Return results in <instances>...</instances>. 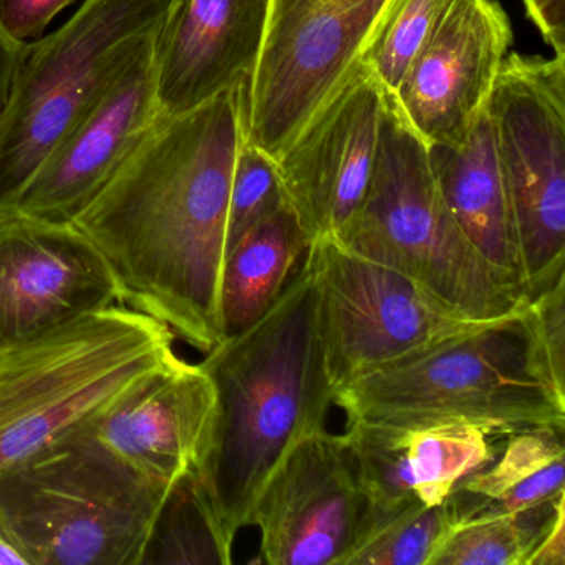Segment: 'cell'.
<instances>
[{
    "mask_svg": "<svg viewBox=\"0 0 565 565\" xmlns=\"http://www.w3.org/2000/svg\"><path fill=\"white\" fill-rule=\"evenodd\" d=\"M243 134V84L160 115L72 224L107 260L124 303L203 353L223 342L220 284Z\"/></svg>",
    "mask_w": 565,
    "mask_h": 565,
    "instance_id": "cell-1",
    "label": "cell"
},
{
    "mask_svg": "<svg viewBox=\"0 0 565 565\" xmlns=\"http://www.w3.org/2000/svg\"><path fill=\"white\" fill-rule=\"evenodd\" d=\"M216 415L198 472L226 531L249 527L274 469L307 436L326 431L332 380L320 332L319 287L309 264L263 319L227 337L200 363Z\"/></svg>",
    "mask_w": 565,
    "mask_h": 565,
    "instance_id": "cell-2",
    "label": "cell"
},
{
    "mask_svg": "<svg viewBox=\"0 0 565 565\" xmlns=\"http://www.w3.org/2000/svg\"><path fill=\"white\" fill-rule=\"evenodd\" d=\"M476 320L519 316L524 287L489 263L443 200L428 147L386 95L379 154L359 213L333 237Z\"/></svg>",
    "mask_w": 565,
    "mask_h": 565,
    "instance_id": "cell-3",
    "label": "cell"
},
{
    "mask_svg": "<svg viewBox=\"0 0 565 565\" xmlns=\"http://www.w3.org/2000/svg\"><path fill=\"white\" fill-rule=\"evenodd\" d=\"M519 316L445 340L343 383L347 422L415 429L471 423L494 433L565 428V402L535 369Z\"/></svg>",
    "mask_w": 565,
    "mask_h": 565,
    "instance_id": "cell-4",
    "label": "cell"
},
{
    "mask_svg": "<svg viewBox=\"0 0 565 565\" xmlns=\"http://www.w3.org/2000/svg\"><path fill=\"white\" fill-rule=\"evenodd\" d=\"M160 320L115 303L0 353V471L178 359Z\"/></svg>",
    "mask_w": 565,
    "mask_h": 565,
    "instance_id": "cell-5",
    "label": "cell"
},
{
    "mask_svg": "<svg viewBox=\"0 0 565 565\" xmlns=\"http://www.w3.org/2000/svg\"><path fill=\"white\" fill-rule=\"evenodd\" d=\"M168 489L74 429L0 471V509L32 565H141Z\"/></svg>",
    "mask_w": 565,
    "mask_h": 565,
    "instance_id": "cell-6",
    "label": "cell"
},
{
    "mask_svg": "<svg viewBox=\"0 0 565 565\" xmlns=\"http://www.w3.org/2000/svg\"><path fill=\"white\" fill-rule=\"evenodd\" d=\"M178 0H84L62 28L25 44L0 115V211L115 77L163 34Z\"/></svg>",
    "mask_w": 565,
    "mask_h": 565,
    "instance_id": "cell-7",
    "label": "cell"
},
{
    "mask_svg": "<svg viewBox=\"0 0 565 565\" xmlns=\"http://www.w3.org/2000/svg\"><path fill=\"white\" fill-rule=\"evenodd\" d=\"M484 111L531 300L565 274V58L508 54Z\"/></svg>",
    "mask_w": 565,
    "mask_h": 565,
    "instance_id": "cell-8",
    "label": "cell"
},
{
    "mask_svg": "<svg viewBox=\"0 0 565 565\" xmlns=\"http://www.w3.org/2000/svg\"><path fill=\"white\" fill-rule=\"evenodd\" d=\"M388 0H269L243 135L276 160L359 67Z\"/></svg>",
    "mask_w": 565,
    "mask_h": 565,
    "instance_id": "cell-9",
    "label": "cell"
},
{
    "mask_svg": "<svg viewBox=\"0 0 565 565\" xmlns=\"http://www.w3.org/2000/svg\"><path fill=\"white\" fill-rule=\"evenodd\" d=\"M306 263L319 287L320 332L333 388L498 322L465 316L415 280L333 237L313 241Z\"/></svg>",
    "mask_w": 565,
    "mask_h": 565,
    "instance_id": "cell-10",
    "label": "cell"
},
{
    "mask_svg": "<svg viewBox=\"0 0 565 565\" xmlns=\"http://www.w3.org/2000/svg\"><path fill=\"white\" fill-rule=\"evenodd\" d=\"M375 508L356 476L345 436L297 443L260 489L249 527L270 565H347L369 537Z\"/></svg>",
    "mask_w": 565,
    "mask_h": 565,
    "instance_id": "cell-11",
    "label": "cell"
},
{
    "mask_svg": "<svg viewBox=\"0 0 565 565\" xmlns=\"http://www.w3.org/2000/svg\"><path fill=\"white\" fill-rule=\"evenodd\" d=\"M115 303L114 273L74 224L0 211V353Z\"/></svg>",
    "mask_w": 565,
    "mask_h": 565,
    "instance_id": "cell-12",
    "label": "cell"
},
{
    "mask_svg": "<svg viewBox=\"0 0 565 565\" xmlns=\"http://www.w3.org/2000/svg\"><path fill=\"white\" fill-rule=\"evenodd\" d=\"M388 92L360 62L326 107L276 158L287 203L310 243L337 237L365 200Z\"/></svg>",
    "mask_w": 565,
    "mask_h": 565,
    "instance_id": "cell-13",
    "label": "cell"
},
{
    "mask_svg": "<svg viewBox=\"0 0 565 565\" xmlns=\"http://www.w3.org/2000/svg\"><path fill=\"white\" fill-rule=\"evenodd\" d=\"M498 0H452L392 97L426 147L456 145L471 130L512 45Z\"/></svg>",
    "mask_w": 565,
    "mask_h": 565,
    "instance_id": "cell-14",
    "label": "cell"
},
{
    "mask_svg": "<svg viewBox=\"0 0 565 565\" xmlns=\"http://www.w3.org/2000/svg\"><path fill=\"white\" fill-rule=\"evenodd\" d=\"M158 44L160 39L147 45L68 128L11 210L35 220L72 223L100 193L161 115Z\"/></svg>",
    "mask_w": 565,
    "mask_h": 565,
    "instance_id": "cell-15",
    "label": "cell"
},
{
    "mask_svg": "<svg viewBox=\"0 0 565 565\" xmlns=\"http://www.w3.org/2000/svg\"><path fill=\"white\" fill-rule=\"evenodd\" d=\"M214 415L216 392L206 370L178 356L77 429L141 478L171 488L203 462Z\"/></svg>",
    "mask_w": 565,
    "mask_h": 565,
    "instance_id": "cell-16",
    "label": "cell"
},
{
    "mask_svg": "<svg viewBox=\"0 0 565 565\" xmlns=\"http://www.w3.org/2000/svg\"><path fill=\"white\" fill-rule=\"evenodd\" d=\"M269 0H178L158 44L161 115H180L249 81Z\"/></svg>",
    "mask_w": 565,
    "mask_h": 565,
    "instance_id": "cell-17",
    "label": "cell"
},
{
    "mask_svg": "<svg viewBox=\"0 0 565 565\" xmlns=\"http://www.w3.org/2000/svg\"><path fill=\"white\" fill-rule=\"evenodd\" d=\"M428 151L443 200L466 236L489 263L524 287L511 204L486 111L459 143L433 145Z\"/></svg>",
    "mask_w": 565,
    "mask_h": 565,
    "instance_id": "cell-18",
    "label": "cell"
},
{
    "mask_svg": "<svg viewBox=\"0 0 565 565\" xmlns=\"http://www.w3.org/2000/svg\"><path fill=\"white\" fill-rule=\"evenodd\" d=\"M564 433L551 425L511 433L501 458L462 479L451 492L461 524L519 514L565 494Z\"/></svg>",
    "mask_w": 565,
    "mask_h": 565,
    "instance_id": "cell-19",
    "label": "cell"
},
{
    "mask_svg": "<svg viewBox=\"0 0 565 565\" xmlns=\"http://www.w3.org/2000/svg\"><path fill=\"white\" fill-rule=\"evenodd\" d=\"M310 244L292 207L284 203L227 250L220 284L223 340L266 316Z\"/></svg>",
    "mask_w": 565,
    "mask_h": 565,
    "instance_id": "cell-20",
    "label": "cell"
},
{
    "mask_svg": "<svg viewBox=\"0 0 565 565\" xmlns=\"http://www.w3.org/2000/svg\"><path fill=\"white\" fill-rule=\"evenodd\" d=\"M234 539L221 522L200 472L193 469L168 489L141 565H230Z\"/></svg>",
    "mask_w": 565,
    "mask_h": 565,
    "instance_id": "cell-21",
    "label": "cell"
},
{
    "mask_svg": "<svg viewBox=\"0 0 565 565\" xmlns=\"http://www.w3.org/2000/svg\"><path fill=\"white\" fill-rule=\"evenodd\" d=\"M494 433L471 423H443L405 429L406 458L416 498L441 504L456 486L494 461Z\"/></svg>",
    "mask_w": 565,
    "mask_h": 565,
    "instance_id": "cell-22",
    "label": "cell"
},
{
    "mask_svg": "<svg viewBox=\"0 0 565 565\" xmlns=\"http://www.w3.org/2000/svg\"><path fill=\"white\" fill-rule=\"evenodd\" d=\"M459 525L461 518L451 494L436 505L418 499L376 521L347 565H431Z\"/></svg>",
    "mask_w": 565,
    "mask_h": 565,
    "instance_id": "cell-23",
    "label": "cell"
},
{
    "mask_svg": "<svg viewBox=\"0 0 565 565\" xmlns=\"http://www.w3.org/2000/svg\"><path fill=\"white\" fill-rule=\"evenodd\" d=\"M564 498L561 494L519 514L465 522L449 535L431 565H524Z\"/></svg>",
    "mask_w": 565,
    "mask_h": 565,
    "instance_id": "cell-24",
    "label": "cell"
},
{
    "mask_svg": "<svg viewBox=\"0 0 565 565\" xmlns=\"http://www.w3.org/2000/svg\"><path fill=\"white\" fill-rule=\"evenodd\" d=\"M343 436L360 484L375 508V522L418 501L406 458L405 429L347 422Z\"/></svg>",
    "mask_w": 565,
    "mask_h": 565,
    "instance_id": "cell-25",
    "label": "cell"
},
{
    "mask_svg": "<svg viewBox=\"0 0 565 565\" xmlns=\"http://www.w3.org/2000/svg\"><path fill=\"white\" fill-rule=\"evenodd\" d=\"M452 0H388L365 51V64L388 94L398 88Z\"/></svg>",
    "mask_w": 565,
    "mask_h": 565,
    "instance_id": "cell-26",
    "label": "cell"
},
{
    "mask_svg": "<svg viewBox=\"0 0 565 565\" xmlns=\"http://www.w3.org/2000/svg\"><path fill=\"white\" fill-rule=\"evenodd\" d=\"M284 203L287 200L276 160L241 134L227 211L226 254L250 227Z\"/></svg>",
    "mask_w": 565,
    "mask_h": 565,
    "instance_id": "cell-27",
    "label": "cell"
},
{
    "mask_svg": "<svg viewBox=\"0 0 565 565\" xmlns=\"http://www.w3.org/2000/svg\"><path fill=\"white\" fill-rule=\"evenodd\" d=\"M521 320L535 369L565 402V274L529 300Z\"/></svg>",
    "mask_w": 565,
    "mask_h": 565,
    "instance_id": "cell-28",
    "label": "cell"
},
{
    "mask_svg": "<svg viewBox=\"0 0 565 565\" xmlns=\"http://www.w3.org/2000/svg\"><path fill=\"white\" fill-rule=\"evenodd\" d=\"M77 0H0V28L14 41L29 44Z\"/></svg>",
    "mask_w": 565,
    "mask_h": 565,
    "instance_id": "cell-29",
    "label": "cell"
},
{
    "mask_svg": "<svg viewBox=\"0 0 565 565\" xmlns=\"http://www.w3.org/2000/svg\"><path fill=\"white\" fill-rule=\"evenodd\" d=\"M522 4L555 57L565 58V0H522Z\"/></svg>",
    "mask_w": 565,
    "mask_h": 565,
    "instance_id": "cell-30",
    "label": "cell"
},
{
    "mask_svg": "<svg viewBox=\"0 0 565 565\" xmlns=\"http://www.w3.org/2000/svg\"><path fill=\"white\" fill-rule=\"evenodd\" d=\"M524 565H565V498L558 502L554 519Z\"/></svg>",
    "mask_w": 565,
    "mask_h": 565,
    "instance_id": "cell-31",
    "label": "cell"
},
{
    "mask_svg": "<svg viewBox=\"0 0 565 565\" xmlns=\"http://www.w3.org/2000/svg\"><path fill=\"white\" fill-rule=\"evenodd\" d=\"M25 44L14 41L0 28V115L8 104L9 92L19 64L24 57Z\"/></svg>",
    "mask_w": 565,
    "mask_h": 565,
    "instance_id": "cell-32",
    "label": "cell"
},
{
    "mask_svg": "<svg viewBox=\"0 0 565 565\" xmlns=\"http://www.w3.org/2000/svg\"><path fill=\"white\" fill-rule=\"evenodd\" d=\"M0 565H32L24 542L0 509Z\"/></svg>",
    "mask_w": 565,
    "mask_h": 565,
    "instance_id": "cell-33",
    "label": "cell"
}]
</instances>
